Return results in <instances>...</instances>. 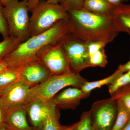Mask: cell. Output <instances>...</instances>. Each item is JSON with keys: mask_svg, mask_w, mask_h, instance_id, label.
I'll return each instance as SVG.
<instances>
[{"mask_svg": "<svg viewBox=\"0 0 130 130\" xmlns=\"http://www.w3.org/2000/svg\"><path fill=\"white\" fill-rule=\"evenodd\" d=\"M58 108L52 100L50 110L42 126V130H60Z\"/></svg>", "mask_w": 130, "mask_h": 130, "instance_id": "cell-18", "label": "cell"}, {"mask_svg": "<svg viewBox=\"0 0 130 130\" xmlns=\"http://www.w3.org/2000/svg\"><path fill=\"white\" fill-rule=\"evenodd\" d=\"M114 8L106 0H84L83 9L100 15L113 16Z\"/></svg>", "mask_w": 130, "mask_h": 130, "instance_id": "cell-15", "label": "cell"}, {"mask_svg": "<svg viewBox=\"0 0 130 130\" xmlns=\"http://www.w3.org/2000/svg\"><path fill=\"white\" fill-rule=\"evenodd\" d=\"M4 128V117L3 111L0 107V128Z\"/></svg>", "mask_w": 130, "mask_h": 130, "instance_id": "cell-31", "label": "cell"}, {"mask_svg": "<svg viewBox=\"0 0 130 130\" xmlns=\"http://www.w3.org/2000/svg\"><path fill=\"white\" fill-rule=\"evenodd\" d=\"M1 89H0V91H1Z\"/></svg>", "mask_w": 130, "mask_h": 130, "instance_id": "cell-39", "label": "cell"}, {"mask_svg": "<svg viewBox=\"0 0 130 130\" xmlns=\"http://www.w3.org/2000/svg\"><path fill=\"white\" fill-rule=\"evenodd\" d=\"M126 32H127V33H128V35H129L130 36V31H127Z\"/></svg>", "mask_w": 130, "mask_h": 130, "instance_id": "cell-38", "label": "cell"}, {"mask_svg": "<svg viewBox=\"0 0 130 130\" xmlns=\"http://www.w3.org/2000/svg\"><path fill=\"white\" fill-rule=\"evenodd\" d=\"M51 76L47 68L36 61L24 66L20 81L31 88L46 81Z\"/></svg>", "mask_w": 130, "mask_h": 130, "instance_id": "cell-10", "label": "cell"}, {"mask_svg": "<svg viewBox=\"0 0 130 130\" xmlns=\"http://www.w3.org/2000/svg\"><path fill=\"white\" fill-rule=\"evenodd\" d=\"M30 88L18 81L0 91V107L4 112L14 107L25 105Z\"/></svg>", "mask_w": 130, "mask_h": 130, "instance_id": "cell-9", "label": "cell"}, {"mask_svg": "<svg viewBox=\"0 0 130 130\" xmlns=\"http://www.w3.org/2000/svg\"><path fill=\"white\" fill-rule=\"evenodd\" d=\"M124 73L118 68L113 74L106 78L93 82L87 81L82 86L81 89L86 94L89 95L91 91L96 88H99L106 85H110L113 83L116 78Z\"/></svg>", "mask_w": 130, "mask_h": 130, "instance_id": "cell-17", "label": "cell"}, {"mask_svg": "<svg viewBox=\"0 0 130 130\" xmlns=\"http://www.w3.org/2000/svg\"><path fill=\"white\" fill-rule=\"evenodd\" d=\"M47 2L50 3H54V4H58V0H46Z\"/></svg>", "mask_w": 130, "mask_h": 130, "instance_id": "cell-34", "label": "cell"}, {"mask_svg": "<svg viewBox=\"0 0 130 130\" xmlns=\"http://www.w3.org/2000/svg\"><path fill=\"white\" fill-rule=\"evenodd\" d=\"M106 1L111 5L115 7L121 4H125V3L128 2L130 0H106Z\"/></svg>", "mask_w": 130, "mask_h": 130, "instance_id": "cell-29", "label": "cell"}, {"mask_svg": "<svg viewBox=\"0 0 130 130\" xmlns=\"http://www.w3.org/2000/svg\"><path fill=\"white\" fill-rule=\"evenodd\" d=\"M116 99L118 112L116 120L111 130H121L130 120V111L126 108L120 99Z\"/></svg>", "mask_w": 130, "mask_h": 130, "instance_id": "cell-19", "label": "cell"}, {"mask_svg": "<svg viewBox=\"0 0 130 130\" xmlns=\"http://www.w3.org/2000/svg\"><path fill=\"white\" fill-rule=\"evenodd\" d=\"M25 1L29 12L31 11L35 8L42 0H24Z\"/></svg>", "mask_w": 130, "mask_h": 130, "instance_id": "cell-28", "label": "cell"}, {"mask_svg": "<svg viewBox=\"0 0 130 130\" xmlns=\"http://www.w3.org/2000/svg\"><path fill=\"white\" fill-rule=\"evenodd\" d=\"M67 12L72 32L88 42L107 44L120 32L113 16L95 14L83 8Z\"/></svg>", "mask_w": 130, "mask_h": 130, "instance_id": "cell-2", "label": "cell"}, {"mask_svg": "<svg viewBox=\"0 0 130 130\" xmlns=\"http://www.w3.org/2000/svg\"><path fill=\"white\" fill-rule=\"evenodd\" d=\"M31 12L30 37L48 30L58 21L68 19V12L60 4L44 0H42Z\"/></svg>", "mask_w": 130, "mask_h": 130, "instance_id": "cell-4", "label": "cell"}, {"mask_svg": "<svg viewBox=\"0 0 130 130\" xmlns=\"http://www.w3.org/2000/svg\"><path fill=\"white\" fill-rule=\"evenodd\" d=\"M51 101L44 102L37 99L27 101L25 107L32 125L36 129H41L50 110Z\"/></svg>", "mask_w": 130, "mask_h": 130, "instance_id": "cell-12", "label": "cell"}, {"mask_svg": "<svg viewBox=\"0 0 130 130\" xmlns=\"http://www.w3.org/2000/svg\"><path fill=\"white\" fill-rule=\"evenodd\" d=\"M29 12L24 0H10L4 6L3 14L9 36L22 42L30 38Z\"/></svg>", "mask_w": 130, "mask_h": 130, "instance_id": "cell-5", "label": "cell"}, {"mask_svg": "<svg viewBox=\"0 0 130 130\" xmlns=\"http://www.w3.org/2000/svg\"><path fill=\"white\" fill-rule=\"evenodd\" d=\"M4 128L8 130H35L30 127L26 118L25 105L12 108L3 112Z\"/></svg>", "mask_w": 130, "mask_h": 130, "instance_id": "cell-11", "label": "cell"}, {"mask_svg": "<svg viewBox=\"0 0 130 130\" xmlns=\"http://www.w3.org/2000/svg\"><path fill=\"white\" fill-rule=\"evenodd\" d=\"M118 68L122 71L124 73L130 71V60L125 64L120 65L119 67Z\"/></svg>", "mask_w": 130, "mask_h": 130, "instance_id": "cell-30", "label": "cell"}, {"mask_svg": "<svg viewBox=\"0 0 130 130\" xmlns=\"http://www.w3.org/2000/svg\"><path fill=\"white\" fill-rule=\"evenodd\" d=\"M89 96L84 93L81 89L69 88L56 95L53 98L58 107L64 109H74L82 99Z\"/></svg>", "mask_w": 130, "mask_h": 130, "instance_id": "cell-13", "label": "cell"}, {"mask_svg": "<svg viewBox=\"0 0 130 130\" xmlns=\"http://www.w3.org/2000/svg\"><path fill=\"white\" fill-rule=\"evenodd\" d=\"M7 67V65L3 59H0V72Z\"/></svg>", "mask_w": 130, "mask_h": 130, "instance_id": "cell-32", "label": "cell"}, {"mask_svg": "<svg viewBox=\"0 0 130 130\" xmlns=\"http://www.w3.org/2000/svg\"></svg>", "mask_w": 130, "mask_h": 130, "instance_id": "cell-40", "label": "cell"}, {"mask_svg": "<svg viewBox=\"0 0 130 130\" xmlns=\"http://www.w3.org/2000/svg\"><path fill=\"white\" fill-rule=\"evenodd\" d=\"M4 6L0 1V34L4 38L9 36L7 24L3 14Z\"/></svg>", "mask_w": 130, "mask_h": 130, "instance_id": "cell-26", "label": "cell"}, {"mask_svg": "<svg viewBox=\"0 0 130 130\" xmlns=\"http://www.w3.org/2000/svg\"><path fill=\"white\" fill-rule=\"evenodd\" d=\"M87 81L79 73L71 71L60 75L51 76L43 83L30 88L27 101L37 99L44 102H48L61 90L68 86L81 89Z\"/></svg>", "mask_w": 130, "mask_h": 130, "instance_id": "cell-3", "label": "cell"}, {"mask_svg": "<svg viewBox=\"0 0 130 130\" xmlns=\"http://www.w3.org/2000/svg\"><path fill=\"white\" fill-rule=\"evenodd\" d=\"M113 17L120 32L130 31V4L125 3L115 7Z\"/></svg>", "mask_w": 130, "mask_h": 130, "instance_id": "cell-14", "label": "cell"}, {"mask_svg": "<svg viewBox=\"0 0 130 130\" xmlns=\"http://www.w3.org/2000/svg\"><path fill=\"white\" fill-rule=\"evenodd\" d=\"M72 31L68 19L58 21L48 30L31 37L3 58L7 67H20L38 61L43 52L60 43Z\"/></svg>", "mask_w": 130, "mask_h": 130, "instance_id": "cell-1", "label": "cell"}, {"mask_svg": "<svg viewBox=\"0 0 130 130\" xmlns=\"http://www.w3.org/2000/svg\"><path fill=\"white\" fill-rule=\"evenodd\" d=\"M89 63L91 67H105L107 63L105 48H103L90 56Z\"/></svg>", "mask_w": 130, "mask_h": 130, "instance_id": "cell-22", "label": "cell"}, {"mask_svg": "<svg viewBox=\"0 0 130 130\" xmlns=\"http://www.w3.org/2000/svg\"><path fill=\"white\" fill-rule=\"evenodd\" d=\"M0 130H8L4 128H0Z\"/></svg>", "mask_w": 130, "mask_h": 130, "instance_id": "cell-37", "label": "cell"}, {"mask_svg": "<svg viewBox=\"0 0 130 130\" xmlns=\"http://www.w3.org/2000/svg\"><path fill=\"white\" fill-rule=\"evenodd\" d=\"M22 42L18 38L9 36L0 42V59H3L5 56L14 51Z\"/></svg>", "mask_w": 130, "mask_h": 130, "instance_id": "cell-20", "label": "cell"}, {"mask_svg": "<svg viewBox=\"0 0 130 130\" xmlns=\"http://www.w3.org/2000/svg\"><path fill=\"white\" fill-rule=\"evenodd\" d=\"M96 130H111L117 115V99L114 97L93 104L89 111Z\"/></svg>", "mask_w": 130, "mask_h": 130, "instance_id": "cell-7", "label": "cell"}, {"mask_svg": "<svg viewBox=\"0 0 130 130\" xmlns=\"http://www.w3.org/2000/svg\"><path fill=\"white\" fill-rule=\"evenodd\" d=\"M123 88V90L114 97L120 99L126 108L130 111V84Z\"/></svg>", "mask_w": 130, "mask_h": 130, "instance_id": "cell-24", "label": "cell"}, {"mask_svg": "<svg viewBox=\"0 0 130 130\" xmlns=\"http://www.w3.org/2000/svg\"><path fill=\"white\" fill-rule=\"evenodd\" d=\"M130 84V71L124 73L118 77L113 83L109 86V92L113 95L123 87Z\"/></svg>", "mask_w": 130, "mask_h": 130, "instance_id": "cell-21", "label": "cell"}, {"mask_svg": "<svg viewBox=\"0 0 130 130\" xmlns=\"http://www.w3.org/2000/svg\"><path fill=\"white\" fill-rule=\"evenodd\" d=\"M88 42L71 31L61 42L67 56L71 71L79 73L91 67L88 50Z\"/></svg>", "mask_w": 130, "mask_h": 130, "instance_id": "cell-6", "label": "cell"}, {"mask_svg": "<svg viewBox=\"0 0 130 130\" xmlns=\"http://www.w3.org/2000/svg\"><path fill=\"white\" fill-rule=\"evenodd\" d=\"M9 1H10V0H0L1 2L2 3L3 5V6H5V5H6L7 3Z\"/></svg>", "mask_w": 130, "mask_h": 130, "instance_id": "cell-35", "label": "cell"}, {"mask_svg": "<svg viewBox=\"0 0 130 130\" xmlns=\"http://www.w3.org/2000/svg\"><path fill=\"white\" fill-rule=\"evenodd\" d=\"M121 130H130V120Z\"/></svg>", "mask_w": 130, "mask_h": 130, "instance_id": "cell-33", "label": "cell"}, {"mask_svg": "<svg viewBox=\"0 0 130 130\" xmlns=\"http://www.w3.org/2000/svg\"><path fill=\"white\" fill-rule=\"evenodd\" d=\"M24 66L7 67L0 72V89L7 88L21 81L20 78Z\"/></svg>", "mask_w": 130, "mask_h": 130, "instance_id": "cell-16", "label": "cell"}, {"mask_svg": "<svg viewBox=\"0 0 130 130\" xmlns=\"http://www.w3.org/2000/svg\"><path fill=\"white\" fill-rule=\"evenodd\" d=\"M62 42L47 49L38 60L47 68L52 76L71 71L67 56L61 44Z\"/></svg>", "mask_w": 130, "mask_h": 130, "instance_id": "cell-8", "label": "cell"}, {"mask_svg": "<svg viewBox=\"0 0 130 130\" xmlns=\"http://www.w3.org/2000/svg\"><path fill=\"white\" fill-rule=\"evenodd\" d=\"M76 126L75 127H72L71 128H68L65 130H76Z\"/></svg>", "mask_w": 130, "mask_h": 130, "instance_id": "cell-36", "label": "cell"}, {"mask_svg": "<svg viewBox=\"0 0 130 130\" xmlns=\"http://www.w3.org/2000/svg\"><path fill=\"white\" fill-rule=\"evenodd\" d=\"M106 44L105 43L102 42H89L88 44V50L89 56H91L100 50L105 48Z\"/></svg>", "mask_w": 130, "mask_h": 130, "instance_id": "cell-27", "label": "cell"}, {"mask_svg": "<svg viewBox=\"0 0 130 130\" xmlns=\"http://www.w3.org/2000/svg\"><path fill=\"white\" fill-rule=\"evenodd\" d=\"M84 0H58V3L67 11L83 8Z\"/></svg>", "mask_w": 130, "mask_h": 130, "instance_id": "cell-23", "label": "cell"}, {"mask_svg": "<svg viewBox=\"0 0 130 130\" xmlns=\"http://www.w3.org/2000/svg\"><path fill=\"white\" fill-rule=\"evenodd\" d=\"M76 130H94L89 112L84 113L81 121L76 125Z\"/></svg>", "mask_w": 130, "mask_h": 130, "instance_id": "cell-25", "label": "cell"}]
</instances>
